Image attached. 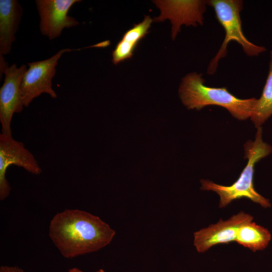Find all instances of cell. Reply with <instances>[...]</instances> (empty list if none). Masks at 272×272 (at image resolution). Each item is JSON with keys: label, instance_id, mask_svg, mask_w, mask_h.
Returning <instances> with one entry per match:
<instances>
[{"label": "cell", "instance_id": "1", "mask_svg": "<svg viewBox=\"0 0 272 272\" xmlns=\"http://www.w3.org/2000/svg\"><path fill=\"white\" fill-rule=\"evenodd\" d=\"M115 232L99 217L78 209H66L52 218L49 236L64 258L97 251L108 245Z\"/></svg>", "mask_w": 272, "mask_h": 272}, {"label": "cell", "instance_id": "2", "mask_svg": "<svg viewBox=\"0 0 272 272\" xmlns=\"http://www.w3.org/2000/svg\"><path fill=\"white\" fill-rule=\"evenodd\" d=\"M179 94L182 103L189 109L199 110L208 105H217L226 109L240 120L250 118L257 100L238 98L226 87L207 86L202 74L196 73L188 74L182 79Z\"/></svg>", "mask_w": 272, "mask_h": 272}, {"label": "cell", "instance_id": "3", "mask_svg": "<svg viewBox=\"0 0 272 272\" xmlns=\"http://www.w3.org/2000/svg\"><path fill=\"white\" fill-rule=\"evenodd\" d=\"M244 151L245 157L248 159L247 163L238 179L232 185L224 186L209 180L200 181L201 190L213 191L219 195L220 208L227 206L234 200L243 197L248 198L264 208L270 206L269 200L259 194L253 185L256 163L272 152L271 146L263 141L261 127L257 128L255 140H248L245 144Z\"/></svg>", "mask_w": 272, "mask_h": 272}, {"label": "cell", "instance_id": "4", "mask_svg": "<svg viewBox=\"0 0 272 272\" xmlns=\"http://www.w3.org/2000/svg\"><path fill=\"white\" fill-rule=\"evenodd\" d=\"M206 3L214 9L216 17L225 32L223 43L209 65L208 74L213 75L216 72L218 62L226 55L227 47L231 41L239 43L245 53L249 56H257L266 51L265 47L251 42L244 35L240 15L243 8L242 1L209 0Z\"/></svg>", "mask_w": 272, "mask_h": 272}, {"label": "cell", "instance_id": "5", "mask_svg": "<svg viewBox=\"0 0 272 272\" xmlns=\"http://www.w3.org/2000/svg\"><path fill=\"white\" fill-rule=\"evenodd\" d=\"M73 50L75 49H62L47 59L28 63V68L20 87L24 107H28L35 98L42 93H47L53 99L57 98V94L52 89V80L55 75L58 61L63 53Z\"/></svg>", "mask_w": 272, "mask_h": 272}, {"label": "cell", "instance_id": "6", "mask_svg": "<svg viewBox=\"0 0 272 272\" xmlns=\"http://www.w3.org/2000/svg\"><path fill=\"white\" fill-rule=\"evenodd\" d=\"M1 75L5 74L4 82L0 89V122L2 133L12 135L11 127L13 114L21 112L24 107L21 99V85L27 66H9L0 55Z\"/></svg>", "mask_w": 272, "mask_h": 272}, {"label": "cell", "instance_id": "7", "mask_svg": "<svg viewBox=\"0 0 272 272\" xmlns=\"http://www.w3.org/2000/svg\"><path fill=\"white\" fill-rule=\"evenodd\" d=\"M14 165L34 175H39L42 169L34 155L24 144L12 135L0 134V199L7 198L11 190L6 174L8 167Z\"/></svg>", "mask_w": 272, "mask_h": 272}, {"label": "cell", "instance_id": "8", "mask_svg": "<svg viewBox=\"0 0 272 272\" xmlns=\"http://www.w3.org/2000/svg\"><path fill=\"white\" fill-rule=\"evenodd\" d=\"M155 3L161 10V15L154 21L170 20L172 38L174 39L182 25L195 27L202 25L206 10L205 1H156Z\"/></svg>", "mask_w": 272, "mask_h": 272}, {"label": "cell", "instance_id": "9", "mask_svg": "<svg viewBox=\"0 0 272 272\" xmlns=\"http://www.w3.org/2000/svg\"><path fill=\"white\" fill-rule=\"evenodd\" d=\"M79 0H37L36 7L40 18L41 34L50 40L59 37L64 28L78 25V21L68 15L71 7Z\"/></svg>", "mask_w": 272, "mask_h": 272}, {"label": "cell", "instance_id": "10", "mask_svg": "<svg viewBox=\"0 0 272 272\" xmlns=\"http://www.w3.org/2000/svg\"><path fill=\"white\" fill-rule=\"evenodd\" d=\"M253 219L250 215L241 212L227 220L220 219L216 224L195 232L193 244L198 252L203 253L216 245L235 242L239 228Z\"/></svg>", "mask_w": 272, "mask_h": 272}, {"label": "cell", "instance_id": "11", "mask_svg": "<svg viewBox=\"0 0 272 272\" xmlns=\"http://www.w3.org/2000/svg\"><path fill=\"white\" fill-rule=\"evenodd\" d=\"M23 15V9L16 0L0 1V55L11 51Z\"/></svg>", "mask_w": 272, "mask_h": 272}, {"label": "cell", "instance_id": "12", "mask_svg": "<svg viewBox=\"0 0 272 272\" xmlns=\"http://www.w3.org/2000/svg\"><path fill=\"white\" fill-rule=\"evenodd\" d=\"M152 22V19L146 16L141 23L135 24L123 35L112 53L113 64L130 58L140 41L148 33Z\"/></svg>", "mask_w": 272, "mask_h": 272}, {"label": "cell", "instance_id": "13", "mask_svg": "<svg viewBox=\"0 0 272 272\" xmlns=\"http://www.w3.org/2000/svg\"><path fill=\"white\" fill-rule=\"evenodd\" d=\"M270 239V233L267 229L250 221L239 228L235 242L253 251H256L266 248Z\"/></svg>", "mask_w": 272, "mask_h": 272}, {"label": "cell", "instance_id": "14", "mask_svg": "<svg viewBox=\"0 0 272 272\" xmlns=\"http://www.w3.org/2000/svg\"><path fill=\"white\" fill-rule=\"evenodd\" d=\"M272 115V50L270 52L268 73L262 94L257 99L250 119L255 127L261 125Z\"/></svg>", "mask_w": 272, "mask_h": 272}, {"label": "cell", "instance_id": "15", "mask_svg": "<svg viewBox=\"0 0 272 272\" xmlns=\"http://www.w3.org/2000/svg\"><path fill=\"white\" fill-rule=\"evenodd\" d=\"M0 272H24L23 269L17 266L2 265Z\"/></svg>", "mask_w": 272, "mask_h": 272}, {"label": "cell", "instance_id": "16", "mask_svg": "<svg viewBox=\"0 0 272 272\" xmlns=\"http://www.w3.org/2000/svg\"><path fill=\"white\" fill-rule=\"evenodd\" d=\"M67 272H83V271L78 268L73 267V268L69 269ZM95 272H105V271L103 269H100L99 270Z\"/></svg>", "mask_w": 272, "mask_h": 272}]
</instances>
